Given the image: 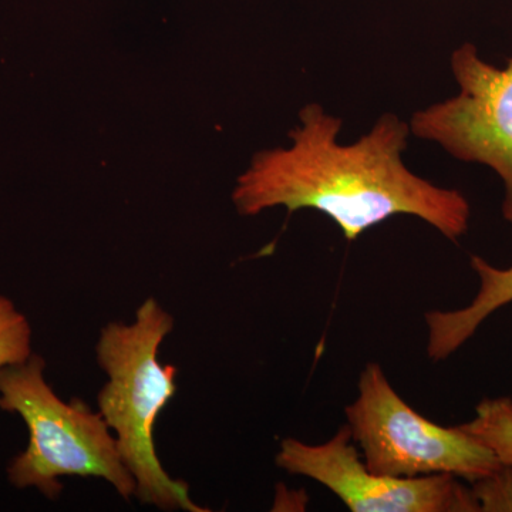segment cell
Instances as JSON below:
<instances>
[{"mask_svg":"<svg viewBox=\"0 0 512 512\" xmlns=\"http://www.w3.org/2000/svg\"><path fill=\"white\" fill-rule=\"evenodd\" d=\"M342 128V117L322 104H305L289 133L291 146L256 154L238 178L232 201L239 214L278 207L322 212L349 242L396 215L419 218L451 242L467 234L466 195L431 183L404 163L409 121L384 113L350 144L340 143Z\"/></svg>","mask_w":512,"mask_h":512,"instance_id":"1","label":"cell"},{"mask_svg":"<svg viewBox=\"0 0 512 512\" xmlns=\"http://www.w3.org/2000/svg\"><path fill=\"white\" fill-rule=\"evenodd\" d=\"M173 329V316L153 298L137 309L133 322L104 326L96 353L109 382L97 403L136 480L134 497L158 510L207 512L192 501L190 485L165 471L154 444L158 416L177 392V369L158 360L160 346Z\"/></svg>","mask_w":512,"mask_h":512,"instance_id":"2","label":"cell"},{"mask_svg":"<svg viewBox=\"0 0 512 512\" xmlns=\"http://www.w3.org/2000/svg\"><path fill=\"white\" fill-rule=\"evenodd\" d=\"M45 367V359L37 355L0 367V409L19 414L29 430L28 448L10 464V483L35 487L53 500L63 490L60 478L94 477L130 500L136 480L106 420L82 400L60 399L46 382Z\"/></svg>","mask_w":512,"mask_h":512,"instance_id":"3","label":"cell"},{"mask_svg":"<svg viewBox=\"0 0 512 512\" xmlns=\"http://www.w3.org/2000/svg\"><path fill=\"white\" fill-rule=\"evenodd\" d=\"M352 440L370 470L390 477L450 474L474 483L503 464L463 427L421 416L394 390L377 363H367L359 394L345 409Z\"/></svg>","mask_w":512,"mask_h":512,"instance_id":"4","label":"cell"},{"mask_svg":"<svg viewBox=\"0 0 512 512\" xmlns=\"http://www.w3.org/2000/svg\"><path fill=\"white\" fill-rule=\"evenodd\" d=\"M450 69L457 94L417 110L410 133L461 163L494 171L504 187L501 214L512 224V59L497 67L466 42L451 53Z\"/></svg>","mask_w":512,"mask_h":512,"instance_id":"5","label":"cell"},{"mask_svg":"<svg viewBox=\"0 0 512 512\" xmlns=\"http://www.w3.org/2000/svg\"><path fill=\"white\" fill-rule=\"evenodd\" d=\"M276 466L311 478L352 512H480L471 485L450 474L390 477L366 466L348 424L322 444L282 440Z\"/></svg>","mask_w":512,"mask_h":512,"instance_id":"6","label":"cell"},{"mask_svg":"<svg viewBox=\"0 0 512 512\" xmlns=\"http://www.w3.org/2000/svg\"><path fill=\"white\" fill-rule=\"evenodd\" d=\"M470 265L480 281L473 301L457 311H431L424 316L429 329L427 355L433 362L456 353L485 320L512 302V266L498 268L478 255L471 256Z\"/></svg>","mask_w":512,"mask_h":512,"instance_id":"7","label":"cell"},{"mask_svg":"<svg viewBox=\"0 0 512 512\" xmlns=\"http://www.w3.org/2000/svg\"><path fill=\"white\" fill-rule=\"evenodd\" d=\"M464 430L493 451L503 466L512 467V400L485 399L476 407V417Z\"/></svg>","mask_w":512,"mask_h":512,"instance_id":"8","label":"cell"},{"mask_svg":"<svg viewBox=\"0 0 512 512\" xmlns=\"http://www.w3.org/2000/svg\"><path fill=\"white\" fill-rule=\"evenodd\" d=\"M32 329L12 301L0 296V367L19 365L32 356Z\"/></svg>","mask_w":512,"mask_h":512,"instance_id":"9","label":"cell"},{"mask_svg":"<svg viewBox=\"0 0 512 512\" xmlns=\"http://www.w3.org/2000/svg\"><path fill=\"white\" fill-rule=\"evenodd\" d=\"M480 512H512V467L501 466L494 473L471 483Z\"/></svg>","mask_w":512,"mask_h":512,"instance_id":"10","label":"cell"}]
</instances>
